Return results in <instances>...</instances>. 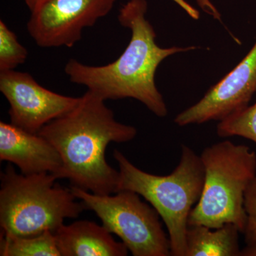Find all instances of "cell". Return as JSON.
<instances>
[{
  "mask_svg": "<svg viewBox=\"0 0 256 256\" xmlns=\"http://www.w3.org/2000/svg\"><path fill=\"white\" fill-rule=\"evenodd\" d=\"M146 0H128L122 5L118 21L132 32L131 40L124 53L112 63L90 66L72 58L64 72L74 84L104 100L136 99L158 117H165L168 108L156 84L158 66L168 57L190 52L196 46L162 48L156 44V34L146 20Z\"/></svg>",
  "mask_w": 256,
  "mask_h": 256,
  "instance_id": "1",
  "label": "cell"
},
{
  "mask_svg": "<svg viewBox=\"0 0 256 256\" xmlns=\"http://www.w3.org/2000/svg\"><path fill=\"white\" fill-rule=\"evenodd\" d=\"M105 102L87 90L73 110L48 122L38 133L60 153L63 162L60 178L99 195L119 191V171L106 161L108 146L129 142L137 136L136 128L114 119Z\"/></svg>",
  "mask_w": 256,
  "mask_h": 256,
  "instance_id": "2",
  "label": "cell"
},
{
  "mask_svg": "<svg viewBox=\"0 0 256 256\" xmlns=\"http://www.w3.org/2000/svg\"><path fill=\"white\" fill-rule=\"evenodd\" d=\"M114 156L119 166L118 192H136L150 202L168 228L171 256H185L188 216L204 182L200 156L183 144L180 162L166 176L140 170L118 150H114Z\"/></svg>",
  "mask_w": 256,
  "mask_h": 256,
  "instance_id": "3",
  "label": "cell"
},
{
  "mask_svg": "<svg viewBox=\"0 0 256 256\" xmlns=\"http://www.w3.org/2000/svg\"><path fill=\"white\" fill-rule=\"evenodd\" d=\"M54 174H18L11 164L1 174L2 234L34 236L56 230L66 218H78L86 210L72 190L62 188Z\"/></svg>",
  "mask_w": 256,
  "mask_h": 256,
  "instance_id": "4",
  "label": "cell"
},
{
  "mask_svg": "<svg viewBox=\"0 0 256 256\" xmlns=\"http://www.w3.org/2000/svg\"><path fill=\"white\" fill-rule=\"evenodd\" d=\"M200 158L204 182L188 226L218 228L232 224L244 234L247 222L245 194L256 176V153L245 144L225 140L207 146Z\"/></svg>",
  "mask_w": 256,
  "mask_h": 256,
  "instance_id": "5",
  "label": "cell"
},
{
  "mask_svg": "<svg viewBox=\"0 0 256 256\" xmlns=\"http://www.w3.org/2000/svg\"><path fill=\"white\" fill-rule=\"evenodd\" d=\"M70 190L110 233L122 240L132 256H171L169 237L163 230L159 214L141 201L136 192L122 190L112 196L74 186Z\"/></svg>",
  "mask_w": 256,
  "mask_h": 256,
  "instance_id": "6",
  "label": "cell"
},
{
  "mask_svg": "<svg viewBox=\"0 0 256 256\" xmlns=\"http://www.w3.org/2000/svg\"><path fill=\"white\" fill-rule=\"evenodd\" d=\"M117 0H41L32 10L26 28L42 48H72L84 28L110 12Z\"/></svg>",
  "mask_w": 256,
  "mask_h": 256,
  "instance_id": "7",
  "label": "cell"
},
{
  "mask_svg": "<svg viewBox=\"0 0 256 256\" xmlns=\"http://www.w3.org/2000/svg\"><path fill=\"white\" fill-rule=\"evenodd\" d=\"M0 92L9 102L11 124L31 133L73 110L80 100L52 92L30 74L15 70L0 72Z\"/></svg>",
  "mask_w": 256,
  "mask_h": 256,
  "instance_id": "8",
  "label": "cell"
},
{
  "mask_svg": "<svg viewBox=\"0 0 256 256\" xmlns=\"http://www.w3.org/2000/svg\"><path fill=\"white\" fill-rule=\"evenodd\" d=\"M256 92V42L250 52L196 104L175 118L178 126L222 121L248 106Z\"/></svg>",
  "mask_w": 256,
  "mask_h": 256,
  "instance_id": "9",
  "label": "cell"
},
{
  "mask_svg": "<svg viewBox=\"0 0 256 256\" xmlns=\"http://www.w3.org/2000/svg\"><path fill=\"white\" fill-rule=\"evenodd\" d=\"M0 160L18 166L22 174L50 173L60 178L63 162L54 146L38 133L0 122Z\"/></svg>",
  "mask_w": 256,
  "mask_h": 256,
  "instance_id": "10",
  "label": "cell"
},
{
  "mask_svg": "<svg viewBox=\"0 0 256 256\" xmlns=\"http://www.w3.org/2000/svg\"><path fill=\"white\" fill-rule=\"evenodd\" d=\"M60 256H126L128 249L104 226L90 220L62 225L54 233Z\"/></svg>",
  "mask_w": 256,
  "mask_h": 256,
  "instance_id": "11",
  "label": "cell"
},
{
  "mask_svg": "<svg viewBox=\"0 0 256 256\" xmlns=\"http://www.w3.org/2000/svg\"><path fill=\"white\" fill-rule=\"evenodd\" d=\"M236 226L226 224L218 228L188 226L185 256H240Z\"/></svg>",
  "mask_w": 256,
  "mask_h": 256,
  "instance_id": "12",
  "label": "cell"
},
{
  "mask_svg": "<svg viewBox=\"0 0 256 256\" xmlns=\"http://www.w3.org/2000/svg\"><path fill=\"white\" fill-rule=\"evenodd\" d=\"M1 256H60L54 234L48 232L34 236H14L1 234Z\"/></svg>",
  "mask_w": 256,
  "mask_h": 256,
  "instance_id": "13",
  "label": "cell"
},
{
  "mask_svg": "<svg viewBox=\"0 0 256 256\" xmlns=\"http://www.w3.org/2000/svg\"><path fill=\"white\" fill-rule=\"evenodd\" d=\"M217 134L222 138L240 136L256 144V102L220 121Z\"/></svg>",
  "mask_w": 256,
  "mask_h": 256,
  "instance_id": "14",
  "label": "cell"
},
{
  "mask_svg": "<svg viewBox=\"0 0 256 256\" xmlns=\"http://www.w3.org/2000/svg\"><path fill=\"white\" fill-rule=\"evenodd\" d=\"M28 50L18 41V36L0 20V72L14 70L24 64Z\"/></svg>",
  "mask_w": 256,
  "mask_h": 256,
  "instance_id": "15",
  "label": "cell"
},
{
  "mask_svg": "<svg viewBox=\"0 0 256 256\" xmlns=\"http://www.w3.org/2000/svg\"><path fill=\"white\" fill-rule=\"evenodd\" d=\"M247 222L244 234L246 245L256 242V176L248 188L244 202Z\"/></svg>",
  "mask_w": 256,
  "mask_h": 256,
  "instance_id": "16",
  "label": "cell"
},
{
  "mask_svg": "<svg viewBox=\"0 0 256 256\" xmlns=\"http://www.w3.org/2000/svg\"><path fill=\"white\" fill-rule=\"evenodd\" d=\"M198 6L202 8L206 14H210V16H213L215 20L222 21L220 14V12L217 10L214 5L212 4L210 0H196Z\"/></svg>",
  "mask_w": 256,
  "mask_h": 256,
  "instance_id": "17",
  "label": "cell"
},
{
  "mask_svg": "<svg viewBox=\"0 0 256 256\" xmlns=\"http://www.w3.org/2000/svg\"><path fill=\"white\" fill-rule=\"evenodd\" d=\"M173 1L176 2L180 8H182L188 13V16H191L194 20H198L200 18V14L198 10L188 4V2L185 0H173Z\"/></svg>",
  "mask_w": 256,
  "mask_h": 256,
  "instance_id": "18",
  "label": "cell"
},
{
  "mask_svg": "<svg viewBox=\"0 0 256 256\" xmlns=\"http://www.w3.org/2000/svg\"><path fill=\"white\" fill-rule=\"evenodd\" d=\"M40 1L41 0H24V2L25 4H26L30 10L33 9L35 5Z\"/></svg>",
  "mask_w": 256,
  "mask_h": 256,
  "instance_id": "19",
  "label": "cell"
}]
</instances>
